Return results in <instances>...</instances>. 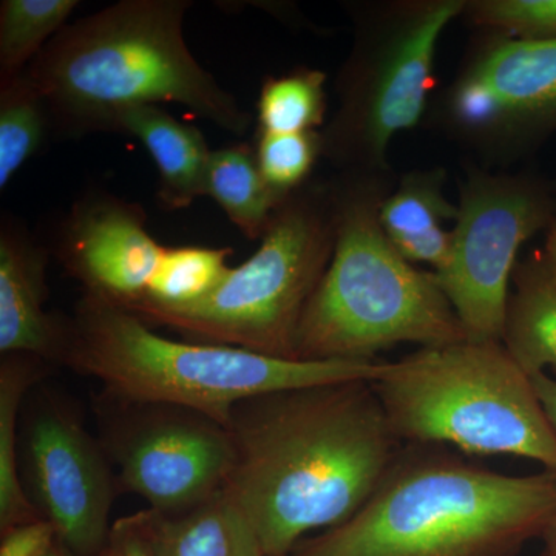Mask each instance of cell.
I'll return each mask as SVG.
<instances>
[{
  "label": "cell",
  "instance_id": "cell-9",
  "mask_svg": "<svg viewBox=\"0 0 556 556\" xmlns=\"http://www.w3.org/2000/svg\"><path fill=\"white\" fill-rule=\"evenodd\" d=\"M555 219L554 193L538 179L486 174L468 179L447 265L433 273L468 340L503 342L519 251Z\"/></svg>",
  "mask_w": 556,
  "mask_h": 556
},
{
  "label": "cell",
  "instance_id": "cell-16",
  "mask_svg": "<svg viewBox=\"0 0 556 556\" xmlns=\"http://www.w3.org/2000/svg\"><path fill=\"white\" fill-rule=\"evenodd\" d=\"M442 186L441 170L415 172L379 207L380 226L399 254L413 265L433 266V273L447 265L453 229L445 225L457 218V206L450 203Z\"/></svg>",
  "mask_w": 556,
  "mask_h": 556
},
{
  "label": "cell",
  "instance_id": "cell-32",
  "mask_svg": "<svg viewBox=\"0 0 556 556\" xmlns=\"http://www.w3.org/2000/svg\"><path fill=\"white\" fill-rule=\"evenodd\" d=\"M47 556H78V555L73 554V552H70L68 548L64 546V544L60 543Z\"/></svg>",
  "mask_w": 556,
  "mask_h": 556
},
{
  "label": "cell",
  "instance_id": "cell-10",
  "mask_svg": "<svg viewBox=\"0 0 556 556\" xmlns=\"http://www.w3.org/2000/svg\"><path fill=\"white\" fill-rule=\"evenodd\" d=\"M98 419L119 489L142 497L156 514L188 511L222 492L228 481L232 437L211 417L101 394Z\"/></svg>",
  "mask_w": 556,
  "mask_h": 556
},
{
  "label": "cell",
  "instance_id": "cell-26",
  "mask_svg": "<svg viewBox=\"0 0 556 556\" xmlns=\"http://www.w3.org/2000/svg\"><path fill=\"white\" fill-rule=\"evenodd\" d=\"M466 13L479 27L525 40H556V0H478Z\"/></svg>",
  "mask_w": 556,
  "mask_h": 556
},
{
  "label": "cell",
  "instance_id": "cell-8",
  "mask_svg": "<svg viewBox=\"0 0 556 556\" xmlns=\"http://www.w3.org/2000/svg\"><path fill=\"white\" fill-rule=\"evenodd\" d=\"M464 0L391 3L357 21L338 79L339 108L321 135V156L350 175H379L391 141L422 119L434 60Z\"/></svg>",
  "mask_w": 556,
  "mask_h": 556
},
{
  "label": "cell",
  "instance_id": "cell-1",
  "mask_svg": "<svg viewBox=\"0 0 556 556\" xmlns=\"http://www.w3.org/2000/svg\"><path fill=\"white\" fill-rule=\"evenodd\" d=\"M228 428L233 464L223 492L251 522L265 556H288L354 517L405 447L372 380L248 399Z\"/></svg>",
  "mask_w": 556,
  "mask_h": 556
},
{
  "label": "cell",
  "instance_id": "cell-18",
  "mask_svg": "<svg viewBox=\"0 0 556 556\" xmlns=\"http://www.w3.org/2000/svg\"><path fill=\"white\" fill-rule=\"evenodd\" d=\"M150 522L160 556H265L251 522L223 490L182 514L150 510Z\"/></svg>",
  "mask_w": 556,
  "mask_h": 556
},
{
  "label": "cell",
  "instance_id": "cell-4",
  "mask_svg": "<svg viewBox=\"0 0 556 556\" xmlns=\"http://www.w3.org/2000/svg\"><path fill=\"white\" fill-rule=\"evenodd\" d=\"M386 362L292 361L243 348L174 340L108 300L84 294L68 318L61 365L119 401L192 409L228 427L248 399L292 388L376 380Z\"/></svg>",
  "mask_w": 556,
  "mask_h": 556
},
{
  "label": "cell",
  "instance_id": "cell-22",
  "mask_svg": "<svg viewBox=\"0 0 556 556\" xmlns=\"http://www.w3.org/2000/svg\"><path fill=\"white\" fill-rule=\"evenodd\" d=\"M53 134L49 110L25 72L0 83V190Z\"/></svg>",
  "mask_w": 556,
  "mask_h": 556
},
{
  "label": "cell",
  "instance_id": "cell-15",
  "mask_svg": "<svg viewBox=\"0 0 556 556\" xmlns=\"http://www.w3.org/2000/svg\"><path fill=\"white\" fill-rule=\"evenodd\" d=\"M112 131L137 138L159 169V200L167 211H181L206 195L212 150L197 127L181 123L160 105L124 110Z\"/></svg>",
  "mask_w": 556,
  "mask_h": 556
},
{
  "label": "cell",
  "instance_id": "cell-30",
  "mask_svg": "<svg viewBox=\"0 0 556 556\" xmlns=\"http://www.w3.org/2000/svg\"><path fill=\"white\" fill-rule=\"evenodd\" d=\"M540 540L543 546H541L540 554L536 556H556V515Z\"/></svg>",
  "mask_w": 556,
  "mask_h": 556
},
{
  "label": "cell",
  "instance_id": "cell-19",
  "mask_svg": "<svg viewBox=\"0 0 556 556\" xmlns=\"http://www.w3.org/2000/svg\"><path fill=\"white\" fill-rule=\"evenodd\" d=\"M49 362L31 354H2L0 362V530L42 518L20 471L21 409Z\"/></svg>",
  "mask_w": 556,
  "mask_h": 556
},
{
  "label": "cell",
  "instance_id": "cell-21",
  "mask_svg": "<svg viewBox=\"0 0 556 556\" xmlns=\"http://www.w3.org/2000/svg\"><path fill=\"white\" fill-rule=\"evenodd\" d=\"M230 254V248L164 249L163 260L144 299L124 309H181L203 302L228 276Z\"/></svg>",
  "mask_w": 556,
  "mask_h": 556
},
{
  "label": "cell",
  "instance_id": "cell-11",
  "mask_svg": "<svg viewBox=\"0 0 556 556\" xmlns=\"http://www.w3.org/2000/svg\"><path fill=\"white\" fill-rule=\"evenodd\" d=\"M22 437L24 485L61 543L78 556H101L118 481L101 441L75 409L51 394L36 397Z\"/></svg>",
  "mask_w": 556,
  "mask_h": 556
},
{
  "label": "cell",
  "instance_id": "cell-28",
  "mask_svg": "<svg viewBox=\"0 0 556 556\" xmlns=\"http://www.w3.org/2000/svg\"><path fill=\"white\" fill-rule=\"evenodd\" d=\"M60 543L49 519L38 518L2 533L0 556H47Z\"/></svg>",
  "mask_w": 556,
  "mask_h": 556
},
{
  "label": "cell",
  "instance_id": "cell-5",
  "mask_svg": "<svg viewBox=\"0 0 556 556\" xmlns=\"http://www.w3.org/2000/svg\"><path fill=\"white\" fill-rule=\"evenodd\" d=\"M379 175L331 181L336 243L295 339L298 361H378L387 348L466 340V329L433 273L402 257L379 222Z\"/></svg>",
  "mask_w": 556,
  "mask_h": 556
},
{
  "label": "cell",
  "instance_id": "cell-2",
  "mask_svg": "<svg viewBox=\"0 0 556 556\" xmlns=\"http://www.w3.org/2000/svg\"><path fill=\"white\" fill-rule=\"evenodd\" d=\"M190 9V0H121L65 25L25 70L46 102L53 134L112 131L124 110L174 102L243 137L251 113L186 43Z\"/></svg>",
  "mask_w": 556,
  "mask_h": 556
},
{
  "label": "cell",
  "instance_id": "cell-24",
  "mask_svg": "<svg viewBox=\"0 0 556 556\" xmlns=\"http://www.w3.org/2000/svg\"><path fill=\"white\" fill-rule=\"evenodd\" d=\"M327 76L300 67L277 78H266L257 101V131L308 134L324 126L327 115Z\"/></svg>",
  "mask_w": 556,
  "mask_h": 556
},
{
  "label": "cell",
  "instance_id": "cell-13",
  "mask_svg": "<svg viewBox=\"0 0 556 556\" xmlns=\"http://www.w3.org/2000/svg\"><path fill=\"white\" fill-rule=\"evenodd\" d=\"M137 203L105 192L80 199L62 222L58 257L84 294L130 308L144 299L164 249L148 230Z\"/></svg>",
  "mask_w": 556,
  "mask_h": 556
},
{
  "label": "cell",
  "instance_id": "cell-12",
  "mask_svg": "<svg viewBox=\"0 0 556 556\" xmlns=\"http://www.w3.org/2000/svg\"><path fill=\"white\" fill-rule=\"evenodd\" d=\"M441 118L490 152L526 148L556 130V40H489L453 80Z\"/></svg>",
  "mask_w": 556,
  "mask_h": 556
},
{
  "label": "cell",
  "instance_id": "cell-25",
  "mask_svg": "<svg viewBox=\"0 0 556 556\" xmlns=\"http://www.w3.org/2000/svg\"><path fill=\"white\" fill-rule=\"evenodd\" d=\"M254 150L266 185L278 199L285 200L308 185L311 172L321 156V135L257 131Z\"/></svg>",
  "mask_w": 556,
  "mask_h": 556
},
{
  "label": "cell",
  "instance_id": "cell-6",
  "mask_svg": "<svg viewBox=\"0 0 556 556\" xmlns=\"http://www.w3.org/2000/svg\"><path fill=\"white\" fill-rule=\"evenodd\" d=\"M372 386L405 445L522 457L556 471V431L503 342L419 348L386 362Z\"/></svg>",
  "mask_w": 556,
  "mask_h": 556
},
{
  "label": "cell",
  "instance_id": "cell-27",
  "mask_svg": "<svg viewBox=\"0 0 556 556\" xmlns=\"http://www.w3.org/2000/svg\"><path fill=\"white\" fill-rule=\"evenodd\" d=\"M101 556H160L149 508L113 522Z\"/></svg>",
  "mask_w": 556,
  "mask_h": 556
},
{
  "label": "cell",
  "instance_id": "cell-20",
  "mask_svg": "<svg viewBox=\"0 0 556 556\" xmlns=\"http://www.w3.org/2000/svg\"><path fill=\"white\" fill-rule=\"evenodd\" d=\"M206 195L217 201L249 240H262L274 212L287 200L278 199L268 188L258 169L254 148L244 142L212 152Z\"/></svg>",
  "mask_w": 556,
  "mask_h": 556
},
{
  "label": "cell",
  "instance_id": "cell-7",
  "mask_svg": "<svg viewBox=\"0 0 556 556\" xmlns=\"http://www.w3.org/2000/svg\"><path fill=\"white\" fill-rule=\"evenodd\" d=\"M336 243L331 182H308L270 218L257 251L206 300L181 309L130 311L197 342L295 358V339Z\"/></svg>",
  "mask_w": 556,
  "mask_h": 556
},
{
  "label": "cell",
  "instance_id": "cell-31",
  "mask_svg": "<svg viewBox=\"0 0 556 556\" xmlns=\"http://www.w3.org/2000/svg\"><path fill=\"white\" fill-rule=\"evenodd\" d=\"M544 257H546L547 262L551 263L552 268L556 269V219L554 225L551 226V233H548L546 252H544Z\"/></svg>",
  "mask_w": 556,
  "mask_h": 556
},
{
  "label": "cell",
  "instance_id": "cell-3",
  "mask_svg": "<svg viewBox=\"0 0 556 556\" xmlns=\"http://www.w3.org/2000/svg\"><path fill=\"white\" fill-rule=\"evenodd\" d=\"M556 515V471L506 475L405 445L367 504L288 556H518Z\"/></svg>",
  "mask_w": 556,
  "mask_h": 556
},
{
  "label": "cell",
  "instance_id": "cell-23",
  "mask_svg": "<svg viewBox=\"0 0 556 556\" xmlns=\"http://www.w3.org/2000/svg\"><path fill=\"white\" fill-rule=\"evenodd\" d=\"M78 7V0H2L0 83L22 75Z\"/></svg>",
  "mask_w": 556,
  "mask_h": 556
},
{
  "label": "cell",
  "instance_id": "cell-17",
  "mask_svg": "<svg viewBox=\"0 0 556 556\" xmlns=\"http://www.w3.org/2000/svg\"><path fill=\"white\" fill-rule=\"evenodd\" d=\"M503 345L529 376L556 371V269L544 255L515 269Z\"/></svg>",
  "mask_w": 556,
  "mask_h": 556
},
{
  "label": "cell",
  "instance_id": "cell-14",
  "mask_svg": "<svg viewBox=\"0 0 556 556\" xmlns=\"http://www.w3.org/2000/svg\"><path fill=\"white\" fill-rule=\"evenodd\" d=\"M46 249L20 219L0 222V353L31 354L60 364L67 343L68 318L46 311Z\"/></svg>",
  "mask_w": 556,
  "mask_h": 556
},
{
  "label": "cell",
  "instance_id": "cell-29",
  "mask_svg": "<svg viewBox=\"0 0 556 556\" xmlns=\"http://www.w3.org/2000/svg\"><path fill=\"white\" fill-rule=\"evenodd\" d=\"M533 387H535L538 397L543 404L544 412L551 420L552 427L556 431V379L547 372H536L530 376Z\"/></svg>",
  "mask_w": 556,
  "mask_h": 556
}]
</instances>
